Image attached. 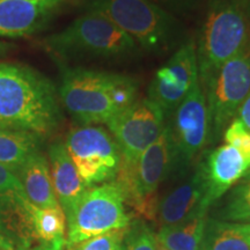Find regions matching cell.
<instances>
[{
  "instance_id": "1",
  "label": "cell",
  "mask_w": 250,
  "mask_h": 250,
  "mask_svg": "<svg viewBox=\"0 0 250 250\" xmlns=\"http://www.w3.org/2000/svg\"><path fill=\"white\" fill-rule=\"evenodd\" d=\"M54 83L40 72L18 64L0 62V130L43 138L62 122Z\"/></svg>"
},
{
  "instance_id": "2",
  "label": "cell",
  "mask_w": 250,
  "mask_h": 250,
  "mask_svg": "<svg viewBox=\"0 0 250 250\" xmlns=\"http://www.w3.org/2000/svg\"><path fill=\"white\" fill-rule=\"evenodd\" d=\"M138 89V81L126 74L65 67L58 94L77 123L107 125L136 101Z\"/></svg>"
},
{
  "instance_id": "3",
  "label": "cell",
  "mask_w": 250,
  "mask_h": 250,
  "mask_svg": "<svg viewBox=\"0 0 250 250\" xmlns=\"http://www.w3.org/2000/svg\"><path fill=\"white\" fill-rule=\"evenodd\" d=\"M43 45L59 62L77 59H127L140 51L133 39L104 15L87 11L68 26L46 37Z\"/></svg>"
},
{
  "instance_id": "4",
  "label": "cell",
  "mask_w": 250,
  "mask_h": 250,
  "mask_svg": "<svg viewBox=\"0 0 250 250\" xmlns=\"http://www.w3.org/2000/svg\"><path fill=\"white\" fill-rule=\"evenodd\" d=\"M250 43V21L236 0H210L196 44L199 83L206 88L217 72Z\"/></svg>"
},
{
  "instance_id": "5",
  "label": "cell",
  "mask_w": 250,
  "mask_h": 250,
  "mask_svg": "<svg viewBox=\"0 0 250 250\" xmlns=\"http://www.w3.org/2000/svg\"><path fill=\"white\" fill-rule=\"evenodd\" d=\"M87 11L104 15L151 54L170 51L184 39L186 29L179 18L151 0H89Z\"/></svg>"
},
{
  "instance_id": "6",
  "label": "cell",
  "mask_w": 250,
  "mask_h": 250,
  "mask_svg": "<svg viewBox=\"0 0 250 250\" xmlns=\"http://www.w3.org/2000/svg\"><path fill=\"white\" fill-rule=\"evenodd\" d=\"M173 168V152L167 125L158 139L140 155L134 170L118 168L115 182L121 188L125 203L145 220L155 221L158 188Z\"/></svg>"
},
{
  "instance_id": "7",
  "label": "cell",
  "mask_w": 250,
  "mask_h": 250,
  "mask_svg": "<svg viewBox=\"0 0 250 250\" xmlns=\"http://www.w3.org/2000/svg\"><path fill=\"white\" fill-rule=\"evenodd\" d=\"M66 248L92 237L125 229L131 217L125 210V199L115 182L90 187L66 215Z\"/></svg>"
},
{
  "instance_id": "8",
  "label": "cell",
  "mask_w": 250,
  "mask_h": 250,
  "mask_svg": "<svg viewBox=\"0 0 250 250\" xmlns=\"http://www.w3.org/2000/svg\"><path fill=\"white\" fill-rule=\"evenodd\" d=\"M64 144L87 188L115 180L121 164V152L107 129L98 125L73 127Z\"/></svg>"
},
{
  "instance_id": "9",
  "label": "cell",
  "mask_w": 250,
  "mask_h": 250,
  "mask_svg": "<svg viewBox=\"0 0 250 250\" xmlns=\"http://www.w3.org/2000/svg\"><path fill=\"white\" fill-rule=\"evenodd\" d=\"M210 120V140L218 142L250 93V43L228 61L204 89Z\"/></svg>"
},
{
  "instance_id": "10",
  "label": "cell",
  "mask_w": 250,
  "mask_h": 250,
  "mask_svg": "<svg viewBox=\"0 0 250 250\" xmlns=\"http://www.w3.org/2000/svg\"><path fill=\"white\" fill-rule=\"evenodd\" d=\"M166 122L164 112L148 98L137 99L108 122V131L120 148L121 165L134 169L143 152L160 137Z\"/></svg>"
},
{
  "instance_id": "11",
  "label": "cell",
  "mask_w": 250,
  "mask_h": 250,
  "mask_svg": "<svg viewBox=\"0 0 250 250\" xmlns=\"http://www.w3.org/2000/svg\"><path fill=\"white\" fill-rule=\"evenodd\" d=\"M173 152V167H187L210 139L206 96L199 79L166 122Z\"/></svg>"
},
{
  "instance_id": "12",
  "label": "cell",
  "mask_w": 250,
  "mask_h": 250,
  "mask_svg": "<svg viewBox=\"0 0 250 250\" xmlns=\"http://www.w3.org/2000/svg\"><path fill=\"white\" fill-rule=\"evenodd\" d=\"M198 79L196 44L189 39L155 72L148 87V99L168 121Z\"/></svg>"
},
{
  "instance_id": "13",
  "label": "cell",
  "mask_w": 250,
  "mask_h": 250,
  "mask_svg": "<svg viewBox=\"0 0 250 250\" xmlns=\"http://www.w3.org/2000/svg\"><path fill=\"white\" fill-rule=\"evenodd\" d=\"M198 168L205 187V202L210 208L249 173L250 164L236 148L226 144L208 152Z\"/></svg>"
},
{
  "instance_id": "14",
  "label": "cell",
  "mask_w": 250,
  "mask_h": 250,
  "mask_svg": "<svg viewBox=\"0 0 250 250\" xmlns=\"http://www.w3.org/2000/svg\"><path fill=\"white\" fill-rule=\"evenodd\" d=\"M65 0H0V37L21 39L42 30Z\"/></svg>"
},
{
  "instance_id": "15",
  "label": "cell",
  "mask_w": 250,
  "mask_h": 250,
  "mask_svg": "<svg viewBox=\"0 0 250 250\" xmlns=\"http://www.w3.org/2000/svg\"><path fill=\"white\" fill-rule=\"evenodd\" d=\"M205 187L199 168L189 180L168 192L159 201L156 220L164 226L182 224L198 215H206Z\"/></svg>"
},
{
  "instance_id": "16",
  "label": "cell",
  "mask_w": 250,
  "mask_h": 250,
  "mask_svg": "<svg viewBox=\"0 0 250 250\" xmlns=\"http://www.w3.org/2000/svg\"><path fill=\"white\" fill-rule=\"evenodd\" d=\"M49 168L56 197L67 215L88 188L81 180L65 144L56 140L49 147Z\"/></svg>"
},
{
  "instance_id": "17",
  "label": "cell",
  "mask_w": 250,
  "mask_h": 250,
  "mask_svg": "<svg viewBox=\"0 0 250 250\" xmlns=\"http://www.w3.org/2000/svg\"><path fill=\"white\" fill-rule=\"evenodd\" d=\"M31 241L37 250H62L66 247V215L58 208H40L27 202Z\"/></svg>"
},
{
  "instance_id": "18",
  "label": "cell",
  "mask_w": 250,
  "mask_h": 250,
  "mask_svg": "<svg viewBox=\"0 0 250 250\" xmlns=\"http://www.w3.org/2000/svg\"><path fill=\"white\" fill-rule=\"evenodd\" d=\"M17 175L30 204L40 208L61 206L52 187L49 162L40 151L28 159Z\"/></svg>"
},
{
  "instance_id": "19",
  "label": "cell",
  "mask_w": 250,
  "mask_h": 250,
  "mask_svg": "<svg viewBox=\"0 0 250 250\" xmlns=\"http://www.w3.org/2000/svg\"><path fill=\"white\" fill-rule=\"evenodd\" d=\"M206 224V215H198L182 224L164 226L155 240L168 250H202Z\"/></svg>"
},
{
  "instance_id": "20",
  "label": "cell",
  "mask_w": 250,
  "mask_h": 250,
  "mask_svg": "<svg viewBox=\"0 0 250 250\" xmlns=\"http://www.w3.org/2000/svg\"><path fill=\"white\" fill-rule=\"evenodd\" d=\"M40 139L34 134L0 130V164L18 173L28 159L39 151Z\"/></svg>"
},
{
  "instance_id": "21",
  "label": "cell",
  "mask_w": 250,
  "mask_h": 250,
  "mask_svg": "<svg viewBox=\"0 0 250 250\" xmlns=\"http://www.w3.org/2000/svg\"><path fill=\"white\" fill-rule=\"evenodd\" d=\"M202 250H250V242L236 223L210 221L206 224Z\"/></svg>"
},
{
  "instance_id": "22",
  "label": "cell",
  "mask_w": 250,
  "mask_h": 250,
  "mask_svg": "<svg viewBox=\"0 0 250 250\" xmlns=\"http://www.w3.org/2000/svg\"><path fill=\"white\" fill-rule=\"evenodd\" d=\"M220 215L228 223H250V171L230 189Z\"/></svg>"
},
{
  "instance_id": "23",
  "label": "cell",
  "mask_w": 250,
  "mask_h": 250,
  "mask_svg": "<svg viewBox=\"0 0 250 250\" xmlns=\"http://www.w3.org/2000/svg\"><path fill=\"white\" fill-rule=\"evenodd\" d=\"M122 250H156L154 234L142 221L127 227Z\"/></svg>"
},
{
  "instance_id": "24",
  "label": "cell",
  "mask_w": 250,
  "mask_h": 250,
  "mask_svg": "<svg viewBox=\"0 0 250 250\" xmlns=\"http://www.w3.org/2000/svg\"><path fill=\"white\" fill-rule=\"evenodd\" d=\"M126 230L127 228L112 230V232L92 237L76 246L68 247L67 250H122Z\"/></svg>"
},
{
  "instance_id": "25",
  "label": "cell",
  "mask_w": 250,
  "mask_h": 250,
  "mask_svg": "<svg viewBox=\"0 0 250 250\" xmlns=\"http://www.w3.org/2000/svg\"><path fill=\"white\" fill-rule=\"evenodd\" d=\"M223 137L227 145L236 148L250 164V131L241 122L234 118L225 129Z\"/></svg>"
},
{
  "instance_id": "26",
  "label": "cell",
  "mask_w": 250,
  "mask_h": 250,
  "mask_svg": "<svg viewBox=\"0 0 250 250\" xmlns=\"http://www.w3.org/2000/svg\"><path fill=\"white\" fill-rule=\"evenodd\" d=\"M0 195L27 199L23 187L17 173L0 164Z\"/></svg>"
},
{
  "instance_id": "27",
  "label": "cell",
  "mask_w": 250,
  "mask_h": 250,
  "mask_svg": "<svg viewBox=\"0 0 250 250\" xmlns=\"http://www.w3.org/2000/svg\"><path fill=\"white\" fill-rule=\"evenodd\" d=\"M151 1L177 18V15L188 17L195 13L202 7L205 0H151Z\"/></svg>"
},
{
  "instance_id": "28",
  "label": "cell",
  "mask_w": 250,
  "mask_h": 250,
  "mask_svg": "<svg viewBox=\"0 0 250 250\" xmlns=\"http://www.w3.org/2000/svg\"><path fill=\"white\" fill-rule=\"evenodd\" d=\"M22 201H26V199L14 198V197H6V196L0 195V228H1L4 232L7 233V235L9 237H11V235H9L7 230H6V226H7L9 218H11L14 212L17 211L19 203H21Z\"/></svg>"
},
{
  "instance_id": "29",
  "label": "cell",
  "mask_w": 250,
  "mask_h": 250,
  "mask_svg": "<svg viewBox=\"0 0 250 250\" xmlns=\"http://www.w3.org/2000/svg\"><path fill=\"white\" fill-rule=\"evenodd\" d=\"M236 118L250 131V93L237 110Z\"/></svg>"
},
{
  "instance_id": "30",
  "label": "cell",
  "mask_w": 250,
  "mask_h": 250,
  "mask_svg": "<svg viewBox=\"0 0 250 250\" xmlns=\"http://www.w3.org/2000/svg\"><path fill=\"white\" fill-rule=\"evenodd\" d=\"M0 250H26V249L12 242H0Z\"/></svg>"
},
{
  "instance_id": "31",
  "label": "cell",
  "mask_w": 250,
  "mask_h": 250,
  "mask_svg": "<svg viewBox=\"0 0 250 250\" xmlns=\"http://www.w3.org/2000/svg\"><path fill=\"white\" fill-rule=\"evenodd\" d=\"M237 224V227H239V229L241 230V233L245 235L247 239H248V241L250 242V223L249 224Z\"/></svg>"
},
{
  "instance_id": "32",
  "label": "cell",
  "mask_w": 250,
  "mask_h": 250,
  "mask_svg": "<svg viewBox=\"0 0 250 250\" xmlns=\"http://www.w3.org/2000/svg\"><path fill=\"white\" fill-rule=\"evenodd\" d=\"M236 1L239 2V5L245 11V13L247 14V17H248L250 21V0H236Z\"/></svg>"
},
{
  "instance_id": "33",
  "label": "cell",
  "mask_w": 250,
  "mask_h": 250,
  "mask_svg": "<svg viewBox=\"0 0 250 250\" xmlns=\"http://www.w3.org/2000/svg\"><path fill=\"white\" fill-rule=\"evenodd\" d=\"M0 242H12V243H15V245H18L17 242H14L13 240L11 239V237H9L8 235H7V233L6 232H4V230L1 229V228H0ZM19 246V245H18ZM21 247V246H20Z\"/></svg>"
},
{
  "instance_id": "34",
  "label": "cell",
  "mask_w": 250,
  "mask_h": 250,
  "mask_svg": "<svg viewBox=\"0 0 250 250\" xmlns=\"http://www.w3.org/2000/svg\"><path fill=\"white\" fill-rule=\"evenodd\" d=\"M9 49H11V45L0 42V56H4Z\"/></svg>"
},
{
  "instance_id": "35",
  "label": "cell",
  "mask_w": 250,
  "mask_h": 250,
  "mask_svg": "<svg viewBox=\"0 0 250 250\" xmlns=\"http://www.w3.org/2000/svg\"><path fill=\"white\" fill-rule=\"evenodd\" d=\"M156 250H168V249H167V248H165L164 246H161L160 243L156 242Z\"/></svg>"
}]
</instances>
